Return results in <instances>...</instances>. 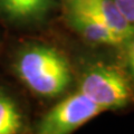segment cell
I'll use <instances>...</instances> for the list:
<instances>
[{"label": "cell", "mask_w": 134, "mask_h": 134, "mask_svg": "<svg viewBox=\"0 0 134 134\" xmlns=\"http://www.w3.org/2000/svg\"><path fill=\"white\" fill-rule=\"evenodd\" d=\"M15 68L34 93L46 97L64 93L72 79L67 59L48 46L36 45L24 49L17 57Z\"/></svg>", "instance_id": "obj_1"}, {"label": "cell", "mask_w": 134, "mask_h": 134, "mask_svg": "<svg viewBox=\"0 0 134 134\" xmlns=\"http://www.w3.org/2000/svg\"><path fill=\"white\" fill-rule=\"evenodd\" d=\"M79 92L105 111L125 107L134 99L132 85L122 70L100 63L83 75Z\"/></svg>", "instance_id": "obj_2"}, {"label": "cell", "mask_w": 134, "mask_h": 134, "mask_svg": "<svg viewBox=\"0 0 134 134\" xmlns=\"http://www.w3.org/2000/svg\"><path fill=\"white\" fill-rule=\"evenodd\" d=\"M105 110L78 92L52 107L39 121L40 134H68L81 127Z\"/></svg>", "instance_id": "obj_3"}, {"label": "cell", "mask_w": 134, "mask_h": 134, "mask_svg": "<svg viewBox=\"0 0 134 134\" xmlns=\"http://www.w3.org/2000/svg\"><path fill=\"white\" fill-rule=\"evenodd\" d=\"M64 11L67 23L91 43L110 46H121L126 43L122 36L82 8L64 1Z\"/></svg>", "instance_id": "obj_4"}, {"label": "cell", "mask_w": 134, "mask_h": 134, "mask_svg": "<svg viewBox=\"0 0 134 134\" xmlns=\"http://www.w3.org/2000/svg\"><path fill=\"white\" fill-rule=\"evenodd\" d=\"M82 8L95 18L104 23L113 31L129 40L134 36V28L123 18L113 0H64Z\"/></svg>", "instance_id": "obj_5"}, {"label": "cell", "mask_w": 134, "mask_h": 134, "mask_svg": "<svg viewBox=\"0 0 134 134\" xmlns=\"http://www.w3.org/2000/svg\"><path fill=\"white\" fill-rule=\"evenodd\" d=\"M53 0H0V14L10 20L29 21L44 17Z\"/></svg>", "instance_id": "obj_6"}, {"label": "cell", "mask_w": 134, "mask_h": 134, "mask_svg": "<svg viewBox=\"0 0 134 134\" xmlns=\"http://www.w3.org/2000/svg\"><path fill=\"white\" fill-rule=\"evenodd\" d=\"M24 129V120L10 96L0 90V134H17Z\"/></svg>", "instance_id": "obj_7"}, {"label": "cell", "mask_w": 134, "mask_h": 134, "mask_svg": "<svg viewBox=\"0 0 134 134\" xmlns=\"http://www.w3.org/2000/svg\"><path fill=\"white\" fill-rule=\"evenodd\" d=\"M121 15L127 24L134 28V0H113Z\"/></svg>", "instance_id": "obj_8"}, {"label": "cell", "mask_w": 134, "mask_h": 134, "mask_svg": "<svg viewBox=\"0 0 134 134\" xmlns=\"http://www.w3.org/2000/svg\"><path fill=\"white\" fill-rule=\"evenodd\" d=\"M125 46V59H126V65L130 74L134 78V36H132L126 43Z\"/></svg>", "instance_id": "obj_9"}]
</instances>
